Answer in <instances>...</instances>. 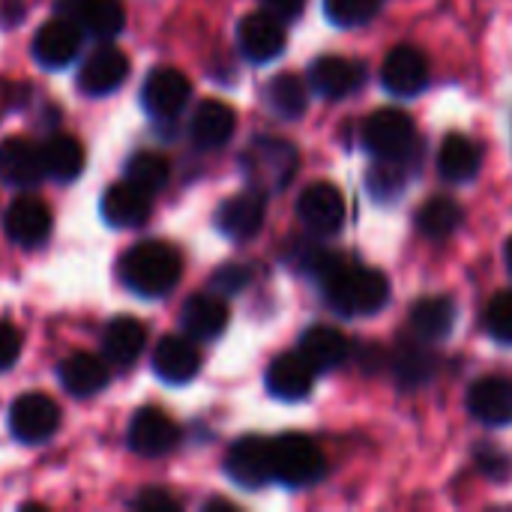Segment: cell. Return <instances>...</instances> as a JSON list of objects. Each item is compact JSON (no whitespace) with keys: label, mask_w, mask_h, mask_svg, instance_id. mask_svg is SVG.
Listing matches in <instances>:
<instances>
[{"label":"cell","mask_w":512,"mask_h":512,"mask_svg":"<svg viewBox=\"0 0 512 512\" xmlns=\"http://www.w3.org/2000/svg\"><path fill=\"white\" fill-rule=\"evenodd\" d=\"M318 279H321L327 306L345 318L375 315L390 300V282L381 270L339 258V255H333L327 261V267L318 273Z\"/></svg>","instance_id":"1"},{"label":"cell","mask_w":512,"mask_h":512,"mask_svg":"<svg viewBox=\"0 0 512 512\" xmlns=\"http://www.w3.org/2000/svg\"><path fill=\"white\" fill-rule=\"evenodd\" d=\"M120 282L144 297V300H156L165 297L177 288L180 276H183V258L171 243L162 240H144L135 243L117 264Z\"/></svg>","instance_id":"2"},{"label":"cell","mask_w":512,"mask_h":512,"mask_svg":"<svg viewBox=\"0 0 512 512\" xmlns=\"http://www.w3.org/2000/svg\"><path fill=\"white\" fill-rule=\"evenodd\" d=\"M270 459H273V480L288 489L315 486L327 471L324 453L306 435H297V432H288L270 441Z\"/></svg>","instance_id":"3"},{"label":"cell","mask_w":512,"mask_h":512,"mask_svg":"<svg viewBox=\"0 0 512 512\" xmlns=\"http://www.w3.org/2000/svg\"><path fill=\"white\" fill-rule=\"evenodd\" d=\"M297 165H300L297 147L282 138H255L243 156L246 177L261 192L285 189L291 183Z\"/></svg>","instance_id":"4"},{"label":"cell","mask_w":512,"mask_h":512,"mask_svg":"<svg viewBox=\"0 0 512 512\" xmlns=\"http://www.w3.org/2000/svg\"><path fill=\"white\" fill-rule=\"evenodd\" d=\"M363 141L378 159H408L417 141V126L405 111L381 108L363 123Z\"/></svg>","instance_id":"5"},{"label":"cell","mask_w":512,"mask_h":512,"mask_svg":"<svg viewBox=\"0 0 512 512\" xmlns=\"http://www.w3.org/2000/svg\"><path fill=\"white\" fill-rule=\"evenodd\" d=\"M60 429V408L45 393L18 396L9 408V432L21 444H42Z\"/></svg>","instance_id":"6"},{"label":"cell","mask_w":512,"mask_h":512,"mask_svg":"<svg viewBox=\"0 0 512 512\" xmlns=\"http://www.w3.org/2000/svg\"><path fill=\"white\" fill-rule=\"evenodd\" d=\"M225 474L240 489H249V492L264 489L273 480L270 441L258 438V435H246V438L234 441L228 456H225Z\"/></svg>","instance_id":"7"},{"label":"cell","mask_w":512,"mask_h":512,"mask_svg":"<svg viewBox=\"0 0 512 512\" xmlns=\"http://www.w3.org/2000/svg\"><path fill=\"white\" fill-rule=\"evenodd\" d=\"M192 96L189 78L174 69V66H159L147 75L144 90H141V105L147 108L150 117L156 120H171L177 117Z\"/></svg>","instance_id":"8"},{"label":"cell","mask_w":512,"mask_h":512,"mask_svg":"<svg viewBox=\"0 0 512 512\" xmlns=\"http://www.w3.org/2000/svg\"><path fill=\"white\" fill-rule=\"evenodd\" d=\"M180 441V429L177 423L162 411V408H141L135 411L132 423H129V450L144 456V459H159L165 453H171Z\"/></svg>","instance_id":"9"},{"label":"cell","mask_w":512,"mask_h":512,"mask_svg":"<svg viewBox=\"0 0 512 512\" xmlns=\"http://www.w3.org/2000/svg\"><path fill=\"white\" fill-rule=\"evenodd\" d=\"M381 84L387 93L411 99L426 90L429 84V60L417 45H396L384 66H381Z\"/></svg>","instance_id":"10"},{"label":"cell","mask_w":512,"mask_h":512,"mask_svg":"<svg viewBox=\"0 0 512 512\" xmlns=\"http://www.w3.org/2000/svg\"><path fill=\"white\" fill-rule=\"evenodd\" d=\"M81 36H84V30L78 24H72L69 18H63V15L45 21L36 30L33 45H30L36 63L45 66V69H63V66H69L78 57V51H81Z\"/></svg>","instance_id":"11"},{"label":"cell","mask_w":512,"mask_h":512,"mask_svg":"<svg viewBox=\"0 0 512 512\" xmlns=\"http://www.w3.org/2000/svg\"><path fill=\"white\" fill-rule=\"evenodd\" d=\"M264 216H267V192L249 186L246 192L222 201V207L216 210V228L231 240H252L261 231Z\"/></svg>","instance_id":"12"},{"label":"cell","mask_w":512,"mask_h":512,"mask_svg":"<svg viewBox=\"0 0 512 512\" xmlns=\"http://www.w3.org/2000/svg\"><path fill=\"white\" fill-rule=\"evenodd\" d=\"M285 42V27L270 12H249L237 24V45L252 63H270L285 51Z\"/></svg>","instance_id":"13"},{"label":"cell","mask_w":512,"mask_h":512,"mask_svg":"<svg viewBox=\"0 0 512 512\" xmlns=\"http://www.w3.org/2000/svg\"><path fill=\"white\" fill-rule=\"evenodd\" d=\"M303 225L315 234H336L345 225V198L333 183H312L297 198Z\"/></svg>","instance_id":"14"},{"label":"cell","mask_w":512,"mask_h":512,"mask_svg":"<svg viewBox=\"0 0 512 512\" xmlns=\"http://www.w3.org/2000/svg\"><path fill=\"white\" fill-rule=\"evenodd\" d=\"M6 237L21 249H36L51 237V210L30 195H21L9 204L3 216Z\"/></svg>","instance_id":"15"},{"label":"cell","mask_w":512,"mask_h":512,"mask_svg":"<svg viewBox=\"0 0 512 512\" xmlns=\"http://www.w3.org/2000/svg\"><path fill=\"white\" fill-rule=\"evenodd\" d=\"M54 9L96 39H114L126 24L117 0H54Z\"/></svg>","instance_id":"16"},{"label":"cell","mask_w":512,"mask_h":512,"mask_svg":"<svg viewBox=\"0 0 512 512\" xmlns=\"http://www.w3.org/2000/svg\"><path fill=\"white\" fill-rule=\"evenodd\" d=\"M363 81H366L363 63H357L351 57H339V54L318 57L309 69L312 90L327 99H345V96L357 93L363 87Z\"/></svg>","instance_id":"17"},{"label":"cell","mask_w":512,"mask_h":512,"mask_svg":"<svg viewBox=\"0 0 512 512\" xmlns=\"http://www.w3.org/2000/svg\"><path fill=\"white\" fill-rule=\"evenodd\" d=\"M126 75H129V57L114 45H102L84 60L78 72V87L87 96H108L126 81Z\"/></svg>","instance_id":"18"},{"label":"cell","mask_w":512,"mask_h":512,"mask_svg":"<svg viewBox=\"0 0 512 512\" xmlns=\"http://www.w3.org/2000/svg\"><path fill=\"white\" fill-rule=\"evenodd\" d=\"M153 195L138 189L135 183L123 180V183H114L105 189L102 195V219L111 225V228H138L150 219V210H153Z\"/></svg>","instance_id":"19"},{"label":"cell","mask_w":512,"mask_h":512,"mask_svg":"<svg viewBox=\"0 0 512 512\" xmlns=\"http://www.w3.org/2000/svg\"><path fill=\"white\" fill-rule=\"evenodd\" d=\"M201 369V354L189 336H165L153 351V372L165 384H189Z\"/></svg>","instance_id":"20"},{"label":"cell","mask_w":512,"mask_h":512,"mask_svg":"<svg viewBox=\"0 0 512 512\" xmlns=\"http://www.w3.org/2000/svg\"><path fill=\"white\" fill-rule=\"evenodd\" d=\"M45 165L42 153L33 141L27 138H6L0 141V180L18 189H30L42 183Z\"/></svg>","instance_id":"21"},{"label":"cell","mask_w":512,"mask_h":512,"mask_svg":"<svg viewBox=\"0 0 512 512\" xmlns=\"http://www.w3.org/2000/svg\"><path fill=\"white\" fill-rule=\"evenodd\" d=\"M228 303L222 300V294H195L186 300L183 312H180V324L186 330L189 339L195 342H210L216 336L225 333L228 327Z\"/></svg>","instance_id":"22"},{"label":"cell","mask_w":512,"mask_h":512,"mask_svg":"<svg viewBox=\"0 0 512 512\" xmlns=\"http://www.w3.org/2000/svg\"><path fill=\"white\" fill-rule=\"evenodd\" d=\"M237 129V114L231 105L219 102V99H204L189 123V135L195 141V147L201 150H219L231 141Z\"/></svg>","instance_id":"23"},{"label":"cell","mask_w":512,"mask_h":512,"mask_svg":"<svg viewBox=\"0 0 512 512\" xmlns=\"http://www.w3.org/2000/svg\"><path fill=\"white\" fill-rule=\"evenodd\" d=\"M315 369L303 360V354H279L267 369V390L282 402H300L312 393Z\"/></svg>","instance_id":"24"},{"label":"cell","mask_w":512,"mask_h":512,"mask_svg":"<svg viewBox=\"0 0 512 512\" xmlns=\"http://www.w3.org/2000/svg\"><path fill=\"white\" fill-rule=\"evenodd\" d=\"M468 411L483 426H510L512 423V384L504 378H480L468 390Z\"/></svg>","instance_id":"25"},{"label":"cell","mask_w":512,"mask_h":512,"mask_svg":"<svg viewBox=\"0 0 512 512\" xmlns=\"http://www.w3.org/2000/svg\"><path fill=\"white\" fill-rule=\"evenodd\" d=\"M300 354L303 360L315 369V372H333L339 369L348 354H351V342L342 330L336 327H309L300 339Z\"/></svg>","instance_id":"26"},{"label":"cell","mask_w":512,"mask_h":512,"mask_svg":"<svg viewBox=\"0 0 512 512\" xmlns=\"http://www.w3.org/2000/svg\"><path fill=\"white\" fill-rule=\"evenodd\" d=\"M57 378H60L63 390H66L69 396H75V399H87V396H96L99 390H105V387H108L111 372H108V366H105L99 357H93V354H81V351H78V354H69V357L60 363Z\"/></svg>","instance_id":"27"},{"label":"cell","mask_w":512,"mask_h":512,"mask_svg":"<svg viewBox=\"0 0 512 512\" xmlns=\"http://www.w3.org/2000/svg\"><path fill=\"white\" fill-rule=\"evenodd\" d=\"M144 345H147V330L141 321H135L129 315L111 318L102 333V351H105L108 363H114L117 369L132 366L141 357Z\"/></svg>","instance_id":"28"},{"label":"cell","mask_w":512,"mask_h":512,"mask_svg":"<svg viewBox=\"0 0 512 512\" xmlns=\"http://www.w3.org/2000/svg\"><path fill=\"white\" fill-rule=\"evenodd\" d=\"M480 165H483V150H480V144L474 138L459 135V132L444 138L441 153H438V171H441L444 180L468 183V180L477 177Z\"/></svg>","instance_id":"29"},{"label":"cell","mask_w":512,"mask_h":512,"mask_svg":"<svg viewBox=\"0 0 512 512\" xmlns=\"http://www.w3.org/2000/svg\"><path fill=\"white\" fill-rule=\"evenodd\" d=\"M408 321H411V330L426 342L447 339L456 324V303L450 297H438V294L423 297L411 306Z\"/></svg>","instance_id":"30"},{"label":"cell","mask_w":512,"mask_h":512,"mask_svg":"<svg viewBox=\"0 0 512 512\" xmlns=\"http://www.w3.org/2000/svg\"><path fill=\"white\" fill-rule=\"evenodd\" d=\"M45 177L57 183H69L84 171V147L72 135H51L39 144Z\"/></svg>","instance_id":"31"},{"label":"cell","mask_w":512,"mask_h":512,"mask_svg":"<svg viewBox=\"0 0 512 512\" xmlns=\"http://www.w3.org/2000/svg\"><path fill=\"white\" fill-rule=\"evenodd\" d=\"M462 219H465V210L459 207L456 198H450V195H435V198H429V201L420 207V213H417V228H420L429 240H444V237H450V234L462 225Z\"/></svg>","instance_id":"32"},{"label":"cell","mask_w":512,"mask_h":512,"mask_svg":"<svg viewBox=\"0 0 512 512\" xmlns=\"http://www.w3.org/2000/svg\"><path fill=\"white\" fill-rule=\"evenodd\" d=\"M420 339V336H417ZM426 339L420 342H402L393 354V372L399 378L402 387H420L426 384L432 375H435V354L423 345Z\"/></svg>","instance_id":"33"},{"label":"cell","mask_w":512,"mask_h":512,"mask_svg":"<svg viewBox=\"0 0 512 512\" xmlns=\"http://www.w3.org/2000/svg\"><path fill=\"white\" fill-rule=\"evenodd\" d=\"M267 102L270 108L285 117V120H297L306 114V105H309V90H306V81L291 75V72H282L270 81L267 87Z\"/></svg>","instance_id":"34"},{"label":"cell","mask_w":512,"mask_h":512,"mask_svg":"<svg viewBox=\"0 0 512 512\" xmlns=\"http://www.w3.org/2000/svg\"><path fill=\"white\" fill-rule=\"evenodd\" d=\"M123 174H126V180L135 183L138 189L156 195V192L165 189L171 168H168V162H165L159 153H132V156L126 159Z\"/></svg>","instance_id":"35"},{"label":"cell","mask_w":512,"mask_h":512,"mask_svg":"<svg viewBox=\"0 0 512 512\" xmlns=\"http://www.w3.org/2000/svg\"><path fill=\"white\" fill-rule=\"evenodd\" d=\"M405 183H408V177H405L402 159H378L375 168H372L369 177H366V189H369L375 198H381V201L396 198V195L405 189Z\"/></svg>","instance_id":"36"},{"label":"cell","mask_w":512,"mask_h":512,"mask_svg":"<svg viewBox=\"0 0 512 512\" xmlns=\"http://www.w3.org/2000/svg\"><path fill=\"white\" fill-rule=\"evenodd\" d=\"M384 0H324V12L339 27H360L378 15Z\"/></svg>","instance_id":"37"},{"label":"cell","mask_w":512,"mask_h":512,"mask_svg":"<svg viewBox=\"0 0 512 512\" xmlns=\"http://www.w3.org/2000/svg\"><path fill=\"white\" fill-rule=\"evenodd\" d=\"M486 333L501 345H512V291L492 297L486 309Z\"/></svg>","instance_id":"38"},{"label":"cell","mask_w":512,"mask_h":512,"mask_svg":"<svg viewBox=\"0 0 512 512\" xmlns=\"http://www.w3.org/2000/svg\"><path fill=\"white\" fill-rule=\"evenodd\" d=\"M249 279H252L249 267H243V264H228V267H222V270L213 276V288H216V294L228 297V294L243 291V288L249 285Z\"/></svg>","instance_id":"39"},{"label":"cell","mask_w":512,"mask_h":512,"mask_svg":"<svg viewBox=\"0 0 512 512\" xmlns=\"http://www.w3.org/2000/svg\"><path fill=\"white\" fill-rule=\"evenodd\" d=\"M477 465H480V471H483L489 480H507L512 471L510 456H504V453L495 450L492 444H486V447L477 450Z\"/></svg>","instance_id":"40"},{"label":"cell","mask_w":512,"mask_h":512,"mask_svg":"<svg viewBox=\"0 0 512 512\" xmlns=\"http://www.w3.org/2000/svg\"><path fill=\"white\" fill-rule=\"evenodd\" d=\"M132 510L180 512V501H177V498H171V495H168V492H162V489H147L144 495H138V498L132 501Z\"/></svg>","instance_id":"41"},{"label":"cell","mask_w":512,"mask_h":512,"mask_svg":"<svg viewBox=\"0 0 512 512\" xmlns=\"http://www.w3.org/2000/svg\"><path fill=\"white\" fill-rule=\"evenodd\" d=\"M21 354V336L12 324L0 321V372L12 369Z\"/></svg>","instance_id":"42"},{"label":"cell","mask_w":512,"mask_h":512,"mask_svg":"<svg viewBox=\"0 0 512 512\" xmlns=\"http://www.w3.org/2000/svg\"><path fill=\"white\" fill-rule=\"evenodd\" d=\"M264 12H270L273 18H279L282 24L285 21H297L306 9V0H261Z\"/></svg>","instance_id":"43"},{"label":"cell","mask_w":512,"mask_h":512,"mask_svg":"<svg viewBox=\"0 0 512 512\" xmlns=\"http://www.w3.org/2000/svg\"><path fill=\"white\" fill-rule=\"evenodd\" d=\"M0 15L6 24H15L18 18H24V0H0Z\"/></svg>","instance_id":"44"},{"label":"cell","mask_w":512,"mask_h":512,"mask_svg":"<svg viewBox=\"0 0 512 512\" xmlns=\"http://www.w3.org/2000/svg\"><path fill=\"white\" fill-rule=\"evenodd\" d=\"M507 264H510V270H512V240L507 243Z\"/></svg>","instance_id":"45"}]
</instances>
